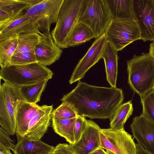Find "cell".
I'll list each match as a JSON object with an SVG mask.
<instances>
[{"label":"cell","instance_id":"cell-1","mask_svg":"<svg viewBox=\"0 0 154 154\" xmlns=\"http://www.w3.org/2000/svg\"><path fill=\"white\" fill-rule=\"evenodd\" d=\"M124 99L121 88L97 86L79 80L60 101L71 105L79 116L91 119H110Z\"/></svg>","mask_w":154,"mask_h":154},{"label":"cell","instance_id":"cell-2","mask_svg":"<svg viewBox=\"0 0 154 154\" xmlns=\"http://www.w3.org/2000/svg\"><path fill=\"white\" fill-rule=\"evenodd\" d=\"M85 0H64L56 25L51 32L57 45L61 48H68L70 35L84 10Z\"/></svg>","mask_w":154,"mask_h":154},{"label":"cell","instance_id":"cell-3","mask_svg":"<svg viewBox=\"0 0 154 154\" xmlns=\"http://www.w3.org/2000/svg\"><path fill=\"white\" fill-rule=\"evenodd\" d=\"M128 83L131 88L140 96L154 87V58L149 53L134 54L127 61Z\"/></svg>","mask_w":154,"mask_h":154},{"label":"cell","instance_id":"cell-4","mask_svg":"<svg viewBox=\"0 0 154 154\" xmlns=\"http://www.w3.org/2000/svg\"><path fill=\"white\" fill-rule=\"evenodd\" d=\"M53 72L38 62L21 65H11L1 68L0 78L15 87L29 85L51 79Z\"/></svg>","mask_w":154,"mask_h":154},{"label":"cell","instance_id":"cell-5","mask_svg":"<svg viewBox=\"0 0 154 154\" xmlns=\"http://www.w3.org/2000/svg\"><path fill=\"white\" fill-rule=\"evenodd\" d=\"M23 100L19 88L4 82L0 86V125L11 135L16 133V113Z\"/></svg>","mask_w":154,"mask_h":154},{"label":"cell","instance_id":"cell-6","mask_svg":"<svg viewBox=\"0 0 154 154\" xmlns=\"http://www.w3.org/2000/svg\"><path fill=\"white\" fill-rule=\"evenodd\" d=\"M112 20L105 0H85L79 22L91 29L94 38H99L104 34Z\"/></svg>","mask_w":154,"mask_h":154},{"label":"cell","instance_id":"cell-7","mask_svg":"<svg viewBox=\"0 0 154 154\" xmlns=\"http://www.w3.org/2000/svg\"><path fill=\"white\" fill-rule=\"evenodd\" d=\"M104 33L107 42L117 51L140 39V32L134 20H112Z\"/></svg>","mask_w":154,"mask_h":154},{"label":"cell","instance_id":"cell-8","mask_svg":"<svg viewBox=\"0 0 154 154\" xmlns=\"http://www.w3.org/2000/svg\"><path fill=\"white\" fill-rule=\"evenodd\" d=\"M64 0H42L30 6L24 14L39 26L42 33H50L52 23H56Z\"/></svg>","mask_w":154,"mask_h":154},{"label":"cell","instance_id":"cell-9","mask_svg":"<svg viewBox=\"0 0 154 154\" xmlns=\"http://www.w3.org/2000/svg\"><path fill=\"white\" fill-rule=\"evenodd\" d=\"M100 137L101 146L103 149L115 154H137L136 144L132 136L124 128L100 129Z\"/></svg>","mask_w":154,"mask_h":154},{"label":"cell","instance_id":"cell-10","mask_svg":"<svg viewBox=\"0 0 154 154\" xmlns=\"http://www.w3.org/2000/svg\"><path fill=\"white\" fill-rule=\"evenodd\" d=\"M134 20L144 42L154 41V0H133Z\"/></svg>","mask_w":154,"mask_h":154},{"label":"cell","instance_id":"cell-11","mask_svg":"<svg viewBox=\"0 0 154 154\" xmlns=\"http://www.w3.org/2000/svg\"><path fill=\"white\" fill-rule=\"evenodd\" d=\"M107 42L105 33L94 41L75 68L69 81L70 84L84 78L87 71L102 58Z\"/></svg>","mask_w":154,"mask_h":154},{"label":"cell","instance_id":"cell-12","mask_svg":"<svg viewBox=\"0 0 154 154\" xmlns=\"http://www.w3.org/2000/svg\"><path fill=\"white\" fill-rule=\"evenodd\" d=\"M130 127L138 143L148 152L154 154V122L141 114L133 119Z\"/></svg>","mask_w":154,"mask_h":154},{"label":"cell","instance_id":"cell-13","mask_svg":"<svg viewBox=\"0 0 154 154\" xmlns=\"http://www.w3.org/2000/svg\"><path fill=\"white\" fill-rule=\"evenodd\" d=\"M101 128L94 122L87 120L86 128L79 140L70 144L75 154H91L102 148L100 137Z\"/></svg>","mask_w":154,"mask_h":154},{"label":"cell","instance_id":"cell-14","mask_svg":"<svg viewBox=\"0 0 154 154\" xmlns=\"http://www.w3.org/2000/svg\"><path fill=\"white\" fill-rule=\"evenodd\" d=\"M34 53L37 62L46 66L58 60L63 51L55 43L51 33H42Z\"/></svg>","mask_w":154,"mask_h":154},{"label":"cell","instance_id":"cell-15","mask_svg":"<svg viewBox=\"0 0 154 154\" xmlns=\"http://www.w3.org/2000/svg\"><path fill=\"white\" fill-rule=\"evenodd\" d=\"M30 32L40 35L42 34L38 24L24 13L0 27V41L17 35Z\"/></svg>","mask_w":154,"mask_h":154},{"label":"cell","instance_id":"cell-16","mask_svg":"<svg viewBox=\"0 0 154 154\" xmlns=\"http://www.w3.org/2000/svg\"><path fill=\"white\" fill-rule=\"evenodd\" d=\"M53 109L52 105L41 106L38 112L29 124L26 136L33 140H41L50 125Z\"/></svg>","mask_w":154,"mask_h":154},{"label":"cell","instance_id":"cell-17","mask_svg":"<svg viewBox=\"0 0 154 154\" xmlns=\"http://www.w3.org/2000/svg\"><path fill=\"white\" fill-rule=\"evenodd\" d=\"M41 106L21 100L19 103L16 113V131L17 136H26L29 124L38 112Z\"/></svg>","mask_w":154,"mask_h":154},{"label":"cell","instance_id":"cell-18","mask_svg":"<svg viewBox=\"0 0 154 154\" xmlns=\"http://www.w3.org/2000/svg\"><path fill=\"white\" fill-rule=\"evenodd\" d=\"M17 142L13 151L14 154H51L54 146L41 140H33L26 136H17Z\"/></svg>","mask_w":154,"mask_h":154},{"label":"cell","instance_id":"cell-19","mask_svg":"<svg viewBox=\"0 0 154 154\" xmlns=\"http://www.w3.org/2000/svg\"><path fill=\"white\" fill-rule=\"evenodd\" d=\"M30 6L25 0H0V27L24 13Z\"/></svg>","mask_w":154,"mask_h":154},{"label":"cell","instance_id":"cell-20","mask_svg":"<svg viewBox=\"0 0 154 154\" xmlns=\"http://www.w3.org/2000/svg\"><path fill=\"white\" fill-rule=\"evenodd\" d=\"M112 20H134L133 0H105Z\"/></svg>","mask_w":154,"mask_h":154},{"label":"cell","instance_id":"cell-21","mask_svg":"<svg viewBox=\"0 0 154 154\" xmlns=\"http://www.w3.org/2000/svg\"><path fill=\"white\" fill-rule=\"evenodd\" d=\"M117 50L107 42L102 58L104 61L106 79L111 87L116 88L118 57Z\"/></svg>","mask_w":154,"mask_h":154},{"label":"cell","instance_id":"cell-22","mask_svg":"<svg viewBox=\"0 0 154 154\" xmlns=\"http://www.w3.org/2000/svg\"><path fill=\"white\" fill-rule=\"evenodd\" d=\"M76 118L66 119L51 117L52 126L54 131L64 138L70 144L75 143L74 128Z\"/></svg>","mask_w":154,"mask_h":154},{"label":"cell","instance_id":"cell-23","mask_svg":"<svg viewBox=\"0 0 154 154\" xmlns=\"http://www.w3.org/2000/svg\"><path fill=\"white\" fill-rule=\"evenodd\" d=\"M48 80L40 81L30 85L18 87L23 101L36 104L40 101Z\"/></svg>","mask_w":154,"mask_h":154},{"label":"cell","instance_id":"cell-24","mask_svg":"<svg viewBox=\"0 0 154 154\" xmlns=\"http://www.w3.org/2000/svg\"><path fill=\"white\" fill-rule=\"evenodd\" d=\"M133 110L131 101L120 105L110 119V128L113 130H119L124 128L125 123L132 114Z\"/></svg>","mask_w":154,"mask_h":154},{"label":"cell","instance_id":"cell-25","mask_svg":"<svg viewBox=\"0 0 154 154\" xmlns=\"http://www.w3.org/2000/svg\"><path fill=\"white\" fill-rule=\"evenodd\" d=\"M18 35L0 41V65L2 68L8 65L16 51L18 44Z\"/></svg>","mask_w":154,"mask_h":154},{"label":"cell","instance_id":"cell-26","mask_svg":"<svg viewBox=\"0 0 154 154\" xmlns=\"http://www.w3.org/2000/svg\"><path fill=\"white\" fill-rule=\"evenodd\" d=\"M94 38L93 33L91 29L84 24L79 22L70 35L68 48L80 45Z\"/></svg>","mask_w":154,"mask_h":154},{"label":"cell","instance_id":"cell-27","mask_svg":"<svg viewBox=\"0 0 154 154\" xmlns=\"http://www.w3.org/2000/svg\"><path fill=\"white\" fill-rule=\"evenodd\" d=\"M41 37L40 34L35 32H26L18 35V45L14 53H34L35 48L39 42Z\"/></svg>","mask_w":154,"mask_h":154},{"label":"cell","instance_id":"cell-28","mask_svg":"<svg viewBox=\"0 0 154 154\" xmlns=\"http://www.w3.org/2000/svg\"><path fill=\"white\" fill-rule=\"evenodd\" d=\"M140 97L143 106V115L154 122V89Z\"/></svg>","mask_w":154,"mask_h":154},{"label":"cell","instance_id":"cell-29","mask_svg":"<svg viewBox=\"0 0 154 154\" xmlns=\"http://www.w3.org/2000/svg\"><path fill=\"white\" fill-rule=\"evenodd\" d=\"M51 117L70 119L77 117L79 115L74 107L70 104L63 102L58 107L53 110Z\"/></svg>","mask_w":154,"mask_h":154},{"label":"cell","instance_id":"cell-30","mask_svg":"<svg viewBox=\"0 0 154 154\" xmlns=\"http://www.w3.org/2000/svg\"><path fill=\"white\" fill-rule=\"evenodd\" d=\"M35 62H37L34 53H14L11 57L8 66L24 65Z\"/></svg>","mask_w":154,"mask_h":154},{"label":"cell","instance_id":"cell-31","mask_svg":"<svg viewBox=\"0 0 154 154\" xmlns=\"http://www.w3.org/2000/svg\"><path fill=\"white\" fill-rule=\"evenodd\" d=\"M85 117L79 115L76 118L74 128L75 143L80 139L85 131L87 124Z\"/></svg>","mask_w":154,"mask_h":154},{"label":"cell","instance_id":"cell-32","mask_svg":"<svg viewBox=\"0 0 154 154\" xmlns=\"http://www.w3.org/2000/svg\"><path fill=\"white\" fill-rule=\"evenodd\" d=\"M10 134L0 128V149H8L13 151L15 145L10 137Z\"/></svg>","mask_w":154,"mask_h":154},{"label":"cell","instance_id":"cell-33","mask_svg":"<svg viewBox=\"0 0 154 154\" xmlns=\"http://www.w3.org/2000/svg\"><path fill=\"white\" fill-rule=\"evenodd\" d=\"M51 154H75L70 144L60 143L54 147Z\"/></svg>","mask_w":154,"mask_h":154},{"label":"cell","instance_id":"cell-34","mask_svg":"<svg viewBox=\"0 0 154 154\" xmlns=\"http://www.w3.org/2000/svg\"><path fill=\"white\" fill-rule=\"evenodd\" d=\"M137 154H152L148 152L138 143L136 144Z\"/></svg>","mask_w":154,"mask_h":154},{"label":"cell","instance_id":"cell-35","mask_svg":"<svg viewBox=\"0 0 154 154\" xmlns=\"http://www.w3.org/2000/svg\"><path fill=\"white\" fill-rule=\"evenodd\" d=\"M91 154H107V153L103 149L100 148L96 149Z\"/></svg>","mask_w":154,"mask_h":154},{"label":"cell","instance_id":"cell-36","mask_svg":"<svg viewBox=\"0 0 154 154\" xmlns=\"http://www.w3.org/2000/svg\"><path fill=\"white\" fill-rule=\"evenodd\" d=\"M149 53L151 56L154 58V41L150 45Z\"/></svg>","mask_w":154,"mask_h":154},{"label":"cell","instance_id":"cell-37","mask_svg":"<svg viewBox=\"0 0 154 154\" xmlns=\"http://www.w3.org/2000/svg\"><path fill=\"white\" fill-rule=\"evenodd\" d=\"M0 154H12L10 150L8 149H0Z\"/></svg>","mask_w":154,"mask_h":154},{"label":"cell","instance_id":"cell-38","mask_svg":"<svg viewBox=\"0 0 154 154\" xmlns=\"http://www.w3.org/2000/svg\"><path fill=\"white\" fill-rule=\"evenodd\" d=\"M107 154H115L114 153H113L108 151V150H106V151Z\"/></svg>","mask_w":154,"mask_h":154},{"label":"cell","instance_id":"cell-39","mask_svg":"<svg viewBox=\"0 0 154 154\" xmlns=\"http://www.w3.org/2000/svg\"><path fill=\"white\" fill-rule=\"evenodd\" d=\"M153 88H154V87H153Z\"/></svg>","mask_w":154,"mask_h":154}]
</instances>
